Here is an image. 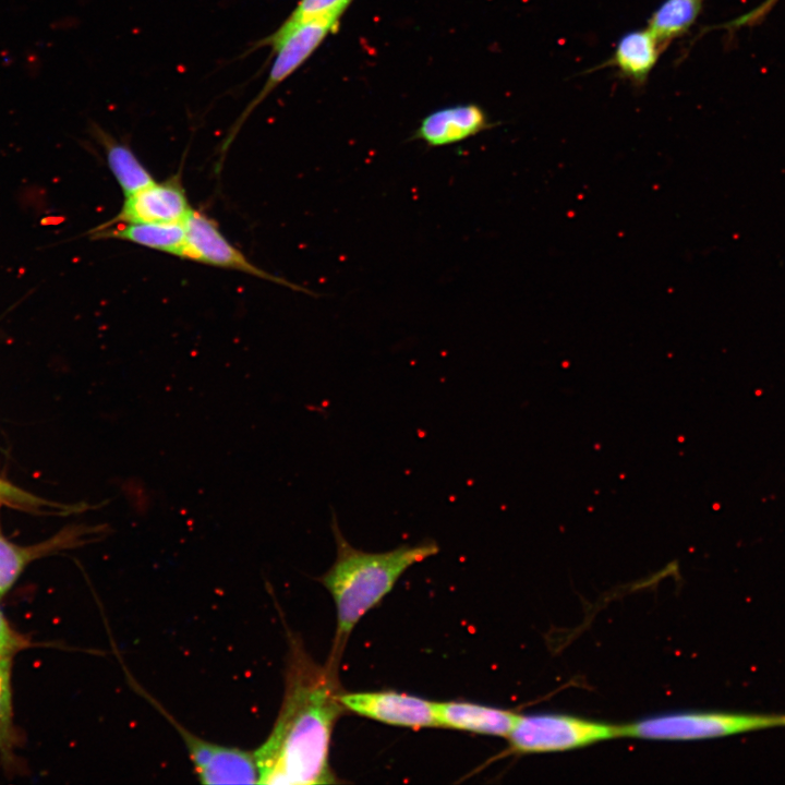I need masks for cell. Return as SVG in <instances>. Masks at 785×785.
I'll return each instance as SVG.
<instances>
[{"instance_id": "52a82bcc", "label": "cell", "mask_w": 785, "mask_h": 785, "mask_svg": "<svg viewBox=\"0 0 785 785\" xmlns=\"http://www.w3.org/2000/svg\"><path fill=\"white\" fill-rule=\"evenodd\" d=\"M185 243L181 258L194 262L239 270L290 289L313 292L289 282L286 279L274 276L249 261L242 252L231 244L220 232L217 224L206 215L192 210L184 220Z\"/></svg>"}, {"instance_id": "7a4b0ae2", "label": "cell", "mask_w": 785, "mask_h": 785, "mask_svg": "<svg viewBox=\"0 0 785 785\" xmlns=\"http://www.w3.org/2000/svg\"><path fill=\"white\" fill-rule=\"evenodd\" d=\"M331 527L337 555L322 582L331 594L337 613L334 661L328 664L334 667L359 620L381 602L408 568L435 555L439 548L434 541H423L387 552H364L346 540L336 516Z\"/></svg>"}, {"instance_id": "ffe728a7", "label": "cell", "mask_w": 785, "mask_h": 785, "mask_svg": "<svg viewBox=\"0 0 785 785\" xmlns=\"http://www.w3.org/2000/svg\"><path fill=\"white\" fill-rule=\"evenodd\" d=\"M780 0H764L751 11L722 25V28L734 31L741 27L754 26L762 22Z\"/></svg>"}, {"instance_id": "30bf717a", "label": "cell", "mask_w": 785, "mask_h": 785, "mask_svg": "<svg viewBox=\"0 0 785 785\" xmlns=\"http://www.w3.org/2000/svg\"><path fill=\"white\" fill-rule=\"evenodd\" d=\"M484 109L476 104L445 107L426 114L412 138L428 147H442L466 141L493 128Z\"/></svg>"}, {"instance_id": "e0dca14e", "label": "cell", "mask_w": 785, "mask_h": 785, "mask_svg": "<svg viewBox=\"0 0 785 785\" xmlns=\"http://www.w3.org/2000/svg\"><path fill=\"white\" fill-rule=\"evenodd\" d=\"M12 659L0 660V756L8 763L13 761L17 734L13 724L11 692Z\"/></svg>"}, {"instance_id": "ba28073f", "label": "cell", "mask_w": 785, "mask_h": 785, "mask_svg": "<svg viewBox=\"0 0 785 785\" xmlns=\"http://www.w3.org/2000/svg\"><path fill=\"white\" fill-rule=\"evenodd\" d=\"M345 710L409 728L438 726L435 702L396 691L340 693Z\"/></svg>"}, {"instance_id": "3957f363", "label": "cell", "mask_w": 785, "mask_h": 785, "mask_svg": "<svg viewBox=\"0 0 785 785\" xmlns=\"http://www.w3.org/2000/svg\"><path fill=\"white\" fill-rule=\"evenodd\" d=\"M621 737L652 740H702L785 727V714L678 712L620 725Z\"/></svg>"}, {"instance_id": "277c9868", "label": "cell", "mask_w": 785, "mask_h": 785, "mask_svg": "<svg viewBox=\"0 0 785 785\" xmlns=\"http://www.w3.org/2000/svg\"><path fill=\"white\" fill-rule=\"evenodd\" d=\"M621 737V726L582 717L538 713L518 715L508 735L510 748L519 753L572 750Z\"/></svg>"}, {"instance_id": "8fae6325", "label": "cell", "mask_w": 785, "mask_h": 785, "mask_svg": "<svg viewBox=\"0 0 785 785\" xmlns=\"http://www.w3.org/2000/svg\"><path fill=\"white\" fill-rule=\"evenodd\" d=\"M435 706L438 726L499 737H508L519 715L463 701L435 702Z\"/></svg>"}, {"instance_id": "8992f818", "label": "cell", "mask_w": 785, "mask_h": 785, "mask_svg": "<svg viewBox=\"0 0 785 785\" xmlns=\"http://www.w3.org/2000/svg\"><path fill=\"white\" fill-rule=\"evenodd\" d=\"M138 690L182 737L193 770L202 784H258L254 751L205 740L181 725L162 705L130 677Z\"/></svg>"}, {"instance_id": "9c48e42d", "label": "cell", "mask_w": 785, "mask_h": 785, "mask_svg": "<svg viewBox=\"0 0 785 785\" xmlns=\"http://www.w3.org/2000/svg\"><path fill=\"white\" fill-rule=\"evenodd\" d=\"M192 210L181 182L173 177L125 196L120 212L104 226L118 222H183Z\"/></svg>"}, {"instance_id": "7c38bea8", "label": "cell", "mask_w": 785, "mask_h": 785, "mask_svg": "<svg viewBox=\"0 0 785 785\" xmlns=\"http://www.w3.org/2000/svg\"><path fill=\"white\" fill-rule=\"evenodd\" d=\"M663 51L664 48L648 27L635 29L618 39L611 58L600 67H613L621 77L642 87Z\"/></svg>"}, {"instance_id": "d6986e66", "label": "cell", "mask_w": 785, "mask_h": 785, "mask_svg": "<svg viewBox=\"0 0 785 785\" xmlns=\"http://www.w3.org/2000/svg\"><path fill=\"white\" fill-rule=\"evenodd\" d=\"M28 644L27 639L11 627L0 608V660L12 659Z\"/></svg>"}, {"instance_id": "5bb4252c", "label": "cell", "mask_w": 785, "mask_h": 785, "mask_svg": "<svg viewBox=\"0 0 785 785\" xmlns=\"http://www.w3.org/2000/svg\"><path fill=\"white\" fill-rule=\"evenodd\" d=\"M93 133L101 144L108 167L124 196H129L155 182L149 171L128 145L116 141L97 125H94Z\"/></svg>"}, {"instance_id": "6da1fadb", "label": "cell", "mask_w": 785, "mask_h": 785, "mask_svg": "<svg viewBox=\"0 0 785 785\" xmlns=\"http://www.w3.org/2000/svg\"><path fill=\"white\" fill-rule=\"evenodd\" d=\"M335 671L323 667L292 639L285 693L278 716L264 742L254 750L258 784L316 785L335 783L329 766L331 734L345 710Z\"/></svg>"}, {"instance_id": "4fadbf2b", "label": "cell", "mask_w": 785, "mask_h": 785, "mask_svg": "<svg viewBox=\"0 0 785 785\" xmlns=\"http://www.w3.org/2000/svg\"><path fill=\"white\" fill-rule=\"evenodd\" d=\"M95 239H118L181 257L185 243L183 222H137L98 227Z\"/></svg>"}, {"instance_id": "5b68a950", "label": "cell", "mask_w": 785, "mask_h": 785, "mask_svg": "<svg viewBox=\"0 0 785 785\" xmlns=\"http://www.w3.org/2000/svg\"><path fill=\"white\" fill-rule=\"evenodd\" d=\"M346 9H338L305 21L279 37H264L255 47H269L274 61L259 92L250 101L234 123L226 145L235 135L250 113L285 80L295 72L323 44L327 36L337 32Z\"/></svg>"}, {"instance_id": "ac0fdd59", "label": "cell", "mask_w": 785, "mask_h": 785, "mask_svg": "<svg viewBox=\"0 0 785 785\" xmlns=\"http://www.w3.org/2000/svg\"><path fill=\"white\" fill-rule=\"evenodd\" d=\"M352 1L353 0H299L289 16L268 36L279 37L305 21L338 9L347 10Z\"/></svg>"}, {"instance_id": "9a60e30c", "label": "cell", "mask_w": 785, "mask_h": 785, "mask_svg": "<svg viewBox=\"0 0 785 785\" xmlns=\"http://www.w3.org/2000/svg\"><path fill=\"white\" fill-rule=\"evenodd\" d=\"M704 0H664L648 20V28L664 50L695 24Z\"/></svg>"}, {"instance_id": "2e32d148", "label": "cell", "mask_w": 785, "mask_h": 785, "mask_svg": "<svg viewBox=\"0 0 785 785\" xmlns=\"http://www.w3.org/2000/svg\"><path fill=\"white\" fill-rule=\"evenodd\" d=\"M64 542L63 539H55L34 546H20L0 532V599L13 587L32 560L62 546Z\"/></svg>"}]
</instances>
